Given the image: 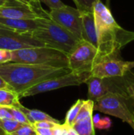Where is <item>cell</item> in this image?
Listing matches in <instances>:
<instances>
[{"instance_id":"7","label":"cell","mask_w":134,"mask_h":135,"mask_svg":"<svg viewBox=\"0 0 134 135\" xmlns=\"http://www.w3.org/2000/svg\"><path fill=\"white\" fill-rule=\"evenodd\" d=\"M90 76H91V73L89 72L77 73V72L71 71L66 74L43 81L29 88L28 89L25 90L20 95V98L31 97L39 93H46L64 87L80 85L83 83H85V81L88 80V78Z\"/></svg>"},{"instance_id":"17","label":"cell","mask_w":134,"mask_h":135,"mask_svg":"<svg viewBox=\"0 0 134 135\" xmlns=\"http://www.w3.org/2000/svg\"><path fill=\"white\" fill-rule=\"evenodd\" d=\"M84 100H81V99H79L77 100V102L70 108V110L68 111L67 114H66V120H65V124L67 125L68 127H72L74 122H75V119L80 112V109L81 108V106L83 105L84 104Z\"/></svg>"},{"instance_id":"37","label":"cell","mask_w":134,"mask_h":135,"mask_svg":"<svg viewBox=\"0 0 134 135\" xmlns=\"http://www.w3.org/2000/svg\"><path fill=\"white\" fill-rule=\"evenodd\" d=\"M7 135H9V134H7Z\"/></svg>"},{"instance_id":"36","label":"cell","mask_w":134,"mask_h":135,"mask_svg":"<svg viewBox=\"0 0 134 135\" xmlns=\"http://www.w3.org/2000/svg\"><path fill=\"white\" fill-rule=\"evenodd\" d=\"M133 115H134V112H133Z\"/></svg>"},{"instance_id":"4","label":"cell","mask_w":134,"mask_h":135,"mask_svg":"<svg viewBox=\"0 0 134 135\" xmlns=\"http://www.w3.org/2000/svg\"><path fill=\"white\" fill-rule=\"evenodd\" d=\"M13 62L43 65L57 68L68 67V55L66 53L47 47H35L12 51Z\"/></svg>"},{"instance_id":"26","label":"cell","mask_w":134,"mask_h":135,"mask_svg":"<svg viewBox=\"0 0 134 135\" xmlns=\"http://www.w3.org/2000/svg\"><path fill=\"white\" fill-rule=\"evenodd\" d=\"M39 1L40 2H43L44 4H46L50 8V9L60 8L65 6V4L61 0H39Z\"/></svg>"},{"instance_id":"21","label":"cell","mask_w":134,"mask_h":135,"mask_svg":"<svg viewBox=\"0 0 134 135\" xmlns=\"http://www.w3.org/2000/svg\"><path fill=\"white\" fill-rule=\"evenodd\" d=\"M9 112L13 118L14 120L17 121L18 123H21V124H24V125H31L32 126L30 122L28 120L26 115L21 111L19 110L18 108H15V107H9Z\"/></svg>"},{"instance_id":"28","label":"cell","mask_w":134,"mask_h":135,"mask_svg":"<svg viewBox=\"0 0 134 135\" xmlns=\"http://www.w3.org/2000/svg\"><path fill=\"white\" fill-rule=\"evenodd\" d=\"M0 119H13L9 107L0 106Z\"/></svg>"},{"instance_id":"12","label":"cell","mask_w":134,"mask_h":135,"mask_svg":"<svg viewBox=\"0 0 134 135\" xmlns=\"http://www.w3.org/2000/svg\"><path fill=\"white\" fill-rule=\"evenodd\" d=\"M82 19L81 39L97 48V36L93 12H81Z\"/></svg>"},{"instance_id":"5","label":"cell","mask_w":134,"mask_h":135,"mask_svg":"<svg viewBox=\"0 0 134 135\" xmlns=\"http://www.w3.org/2000/svg\"><path fill=\"white\" fill-rule=\"evenodd\" d=\"M94 110L122 119L134 131L133 97L109 93L94 101Z\"/></svg>"},{"instance_id":"25","label":"cell","mask_w":134,"mask_h":135,"mask_svg":"<svg viewBox=\"0 0 134 135\" xmlns=\"http://www.w3.org/2000/svg\"><path fill=\"white\" fill-rule=\"evenodd\" d=\"M12 60V51L6 49H0V64L10 62Z\"/></svg>"},{"instance_id":"18","label":"cell","mask_w":134,"mask_h":135,"mask_svg":"<svg viewBox=\"0 0 134 135\" xmlns=\"http://www.w3.org/2000/svg\"><path fill=\"white\" fill-rule=\"evenodd\" d=\"M93 111H94V101L92 100H89V99L87 100H85L74 123L82 120V119H85L92 115Z\"/></svg>"},{"instance_id":"10","label":"cell","mask_w":134,"mask_h":135,"mask_svg":"<svg viewBox=\"0 0 134 135\" xmlns=\"http://www.w3.org/2000/svg\"><path fill=\"white\" fill-rule=\"evenodd\" d=\"M45 46L40 40L32 37L28 32H18L0 27V49L11 51Z\"/></svg>"},{"instance_id":"15","label":"cell","mask_w":134,"mask_h":135,"mask_svg":"<svg viewBox=\"0 0 134 135\" xmlns=\"http://www.w3.org/2000/svg\"><path fill=\"white\" fill-rule=\"evenodd\" d=\"M72 128L78 135H95L92 115L74 123Z\"/></svg>"},{"instance_id":"27","label":"cell","mask_w":134,"mask_h":135,"mask_svg":"<svg viewBox=\"0 0 134 135\" xmlns=\"http://www.w3.org/2000/svg\"><path fill=\"white\" fill-rule=\"evenodd\" d=\"M57 124H59V123H57L54 122H51V121H41V122L35 123L32 125V127L34 128H53Z\"/></svg>"},{"instance_id":"24","label":"cell","mask_w":134,"mask_h":135,"mask_svg":"<svg viewBox=\"0 0 134 135\" xmlns=\"http://www.w3.org/2000/svg\"><path fill=\"white\" fill-rule=\"evenodd\" d=\"M70 127H68L67 125L64 124H57L54 127L52 128L53 130V135H67L69 130H70Z\"/></svg>"},{"instance_id":"35","label":"cell","mask_w":134,"mask_h":135,"mask_svg":"<svg viewBox=\"0 0 134 135\" xmlns=\"http://www.w3.org/2000/svg\"><path fill=\"white\" fill-rule=\"evenodd\" d=\"M133 97H134V84H133Z\"/></svg>"},{"instance_id":"22","label":"cell","mask_w":134,"mask_h":135,"mask_svg":"<svg viewBox=\"0 0 134 135\" xmlns=\"http://www.w3.org/2000/svg\"><path fill=\"white\" fill-rule=\"evenodd\" d=\"M9 135H36V132L32 126L23 125L20 129Z\"/></svg>"},{"instance_id":"8","label":"cell","mask_w":134,"mask_h":135,"mask_svg":"<svg viewBox=\"0 0 134 135\" xmlns=\"http://www.w3.org/2000/svg\"><path fill=\"white\" fill-rule=\"evenodd\" d=\"M99 62L97 48L92 44L81 40L73 51L68 55V67L73 72H89Z\"/></svg>"},{"instance_id":"32","label":"cell","mask_w":134,"mask_h":135,"mask_svg":"<svg viewBox=\"0 0 134 135\" xmlns=\"http://www.w3.org/2000/svg\"><path fill=\"white\" fill-rule=\"evenodd\" d=\"M128 66H129V69L131 70L132 69L134 68V61L132 62H128Z\"/></svg>"},{"instance_id":"19","label":"cell","mask_w":134,"mask_h":135,"mask_svg":"<svg viewBox=\"0 0 134 135\" xmlns=\"http://www.w3.org/2000/svg\"><path fill=\"white\" fill-rule=\"evenodd\" d=\"M0 123L2 127L3 128V130L7 134H12L13 132L20 129L24 125L14 119H2V120L0 119Z\"/></svg>"},{"instance_id":"31","label":"cell","mask_w":134,"mask_h":135,"mask_svg":"<svg viewBox=\"0 0 134 135\" xmlns=\"http://www.w3.org/2000/svg\"><path fill=\"white\" fill-rule=\"evenodd\" d=\"M67 135H78L77 134V132L71 127V128H70V130H69V132H68V134Z\"/></svg>"},{"instance_id":"23","label":"cell","mask_w":134,"mask_h":135,"mask_svg":"<svg viewBox=\"0 0 134 135\" xmlns=\"http://www.w3.org/2000/svg\"><path fill=\"white\" fill-rule=\"evenodd\" d=\"M112 124L111 119L108 117H103V118H100V119L94 123V127L99 129V130H107L109 128H111Z\"/></svg>"},{"instance_id":"9","label":"cell","mask_w":134,"mask_h":135,"mask_svg":"<svg viewBox=\"0 0 134 135\" xmlns=\"http://www.w3.org/2000/svg\"><path fill=\"white\" fill-rule=\"evenodd\" d=\"M49 16L51 20L72 33L77 39L82 40L81 13L77 8L65 5L60 8L50 9Z\"/></svg>"},{"instance_id":"14","label":"cell","mask_w":134,"mask_h":135,"mask_svg":"<svg viewBox=\"0 0 134 135\" xmlns=\"http://www.w3.org/2000/svg\"><path fill=\"white\" fill-rule=\"evenodd\" d=\"M13 107L21 110L26 115L28 120L30 122L32 125H33L36 122H41V121H51V122L60 123L59 121L56 120L55 119H54L48 114L43 112L41 111H39V110H36V109H28L24 107L20 102L17 103Z\"/></svg>"},{"instance_id":"16","label":"cell","mask_w":134,"mask_h":135,"mask_svg":"<svg viewBox=\"0 0 134 135\" xmlns=\"http://www.w3.org/2000/svg\"><path fill=\"white\" fill-rule=\"evenodd\" d=\"M19 95L9 89H0V106L13 107L19 101Z\"/></svg>"},{"instance_id":"29","label":"cell","mask_w":134,"mask_h":135,"mask_svg":"<svg viewBox=\"0 0 134 135\" xmlns=\"http://www.w3.org/2000/svg\"><path fill=\"white\" fill-rule=\"evenodd\" d=\"M36 135H53L52 128H35Z\"/></svg>"},{"instance_id":"34","label":"cell","mask_w":134,"mask_h":135,"mask_svg":"<svg viewBox=\"0 0 134 135\" xmlns=\"http://www.w3.org/2000/svg\"><path fill=\"white\" fill-rule=\"evenodd\" d=\"M6 0H0V6H2L3 5V3L5 2Z\"/></svg>"},{"instance_id":"11","label":"cell","mask_w":134,"mask_h":135,"mask_svg":"<svg viewBox=\"0 0 134 135\" xmlns=\"http://www.w3.org/2000/svg\"><path fill=\"white\" fill-rule=\"evenodd\" d=\"M130 70L128 62L119 57H109L98 62L91 70V76L99 78H108L122 77L126 75Z\"/></svg>"},{"instance_id":"13","label":"cell","mask_w":134,"mask_h":135,"mask_svg":"<svg viewBox=\"0 0 134 135\" xmlns=\"http://www.w3.org/2000/svg\"><path fill=\"white\" fill-rule=\"evenodd\" d=\"M0 27L21 33L28 32L36 28V20L14 19L0 17Z\"/></svg>"},{"instance_id":"1","label":"cell","mask_w":134,"mask_h":135,"mask_svg":"<svg viewBox=\"0 0 134 135\" xmlns=\"http://www.w3.org/2000/svg\"><path fill=\"white\" fill-rule=\"evenodd\" d=\"M99 62L109 57H119L120 51L134 40V32L122 28L111 10L100 0L93 6Z\"/></svg>"},{"instance_id":"30","label":"cell","mask_w":134,"mask_h":135,"mask_svg":"<svg viewBox=\"0 0 134 135\" xmlns=\"http://www.w3.org/2000/svg\"><path fill=\"white\" fill-rule=\"evenodd\" d=\"M0 89H9L8 85L6 84V82L3 80V78L0 76Z\"/></svg>"},{"instance_id":"2","label":"cell","mask_w":134,"mask_h":135,"mask_svg":"<svg viewBox=\"0 0 134 135\" xmlns=\"http://www.w3.org/2000/svg\"><path fill=\"white\" fill-rule=\"evenodd\" d=\"M71 72L69 67L57 68L43 65L7 62L0 64V76L9 89L20 95L29 88L51 78Z\"/></svg>"},{"instance_id":"6","label":"cell","mask_w":134,"mask_h":135,"mask_svg":"<svg viewBox=\"0 0 134 135\" xmlns=\"http://www.w3.org/2000/svg\"><path fill=\"white\" fill-rule=\"evenodd\" d=\"M0 17L24 20L50 17L39 0H6L0 6Z\"/></svg>"},{"instance_id":"3","label":"cell","mask_w":134,"mask_h":135,"mask_svg":"<svg viewBox=\"0 0 134 135\" xmlns=\"http://www.w3.org/2000/svg\"><path fill=\"white\" fill-rule=\"evenodd\" d=\"M36 28L30 35L45 46L70 55L81 41L63 27L49 18L36 19Z\"/></svg>"},{"instance_id":"20","label":"cell","mask_w":134,"mask_h":135,"mask_svg":"<svg viewBox=\"0 0 134 135\" xmlns=\"http://www.w3.org/2000/svg\"><path fill=\"white\" fill-rule=\"evenodd\" d=\"M81 12H92L93 6L99 0H73Z\"/></svg>"},{"instance_id":"33","label":"cell","mask_w":134,"mask_h":135,"mask_svg":"<svg viewBox=\"0 0 134 135\" xmlns=\"http://www.w3.org/2000/svg\"><path fill=\"white\" fill-rule=\"evenodd\" d=\"M0 135H7V134L5 132V131L3 130V128L2 127L1 123H0Z\"/></svg>"}]
</instances>
